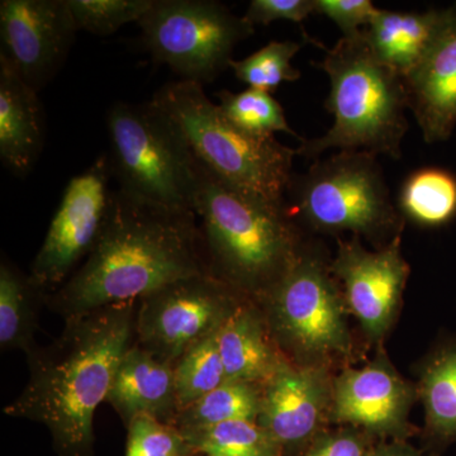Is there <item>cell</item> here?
<instances>
[{
  "label": "cell",
  "mask_w": 456,
  "mask_h": 456,
  "mask_svg": "<svg viewBox=\"0 0 456 456\" xmlns=\"http://www.w3.org/2000/svg\"><path fill=\"white\" fill-rule=\"evenodd\" d=\"M212 274L196 213L175 211L113 191L101 236L83 265L46 305L60 316H79L139 302L165 285Z\"/></svg>",
  "instance_id": "1"
},
{
  "label": "cell",
  "mask_w": 456,
  "mask_h": 456,
  "mask_svg": "<svg viewBox=\"0 0 456 456\" xmlns=\"http://www.w3.org/2000/svg\"><path fill=\"white\" fill-rule=\"evenodd\" d=\"M137 305L66 318L59 338L27 355L28 382L4 415L46 426L59 456H92L94 413L134 344Z\"/></svg>",
  "instance_id": "2"
},
{
  "label": "cell",
  "mask_w": 456,
  "mask_h": 456,
  "mask_svg": "<svg viewBox=\"0 0 456 456\" xmlns=\"http://www.w3.org/2000/svg\"><path fill=\"white\" fill-rule=\"evenodd\" d=\"M193 209L212 274L253 301L274 289L301 255L285 207L224 182L198 160Z\"/></svg>",
  "instance_id": "3"
},
{
  "label": "cell",
  "mask_w": 456,
  "mask_h": 456,
  "mask_svg": "<svg viewBox=\"0 0 456 456\" xmlns=\"http://www.w3.org/2000/svg\"><path fill=\"white\" fill-rule=\"evenodd\" d=\"M318 68L330 80L326 107L331 128L316 139H302L297 154L317 160L330 151H367L398 160L410 123L403 77L377 59L362 31L325 49Z\"/></svg>",
  "instance_id": "4"
},
{
  "label": "cell",
  "mask_w": 456,
  "mask_h": 456,
  "mask_svg": "<svg viewBox=\"0 0 456 456\" xmlns=\"http://www.w3.org/2000/svg\"><path fill=\"white\" fill-rule=\"evenodd\" d=\"M152 101L176 123L203 167L242 191L285 207L297 149L275 136H255L240 130L207 97L202 84L184 80L165 84Z\"/></svg>",
  "instance_id": "5"
},
{
  "label": "cell",
  "mask_w": 456,
  "mask_h": 456,
  "mask_svg": "<svg viewBox=\"0 0 456 456\" xmlns=\"http://www.w3.org/2000/svg\"><path fill=\"white\" fill-rule=\"evenodd\" d=\"M110 161L118 189L145 202L194 212L197 160L176 123L154 101L117 102L107 114Z\"/></svg>",
  "instance_id": "6"
},
{
  "label": "cell",
  "mask_w": 456,
  "mask_h": 456,
  "mask_svg": "<svg viewBox=\"0 0 456 456\" xmlns=\"http://www.w3.org/2000/svg\"><path fill=\"white\" fill-rule=\"evenodd\" d=\"M285 211L320 232H350L397 239L402 215L393 203L378 156L338 151L317 159L294 174L285 193Z\"/></svg>",
  "instance_id": "7"
},
{
  "label": "cell",
  "mask_w": 456,
  "mask_h": 456,
  "mask_svg": "<svg viewBox=\"0 0 456 456\" xmlns=\"http://www.w3.org/2000/svg\"><path fill=\"white\" fill-rule=\"evenodd\" d=\"M137 25L155 62L202 86L230 68L237 45L255 32L244 16L215 0H154Z\"/></svg>",
  "instance_id": "8"
},
{
  "label": "cell",
  "mask_w": 456,
  "mask_h": 456,
  "mask_svg": "<svg viewBox=\"0 0 456 456\" xmlns=\"http://www.w3.org/2000/svg\"><path fill=\"white\" fill-rule=\"evenodd\" d=\"M248 297L213 274L165 285L137 305L134 342L175 367L191 347L215 334Z\"/></svg>",
  "instance_id": "9"
},
{
  "label": "cell",
  "mask_w": 456,
  "mask_h": 456,
  "mask_svg": "<svg viewBox=\"0 0 456 456\" xmlns=\"http://www.w3.org/2000/svg\"><path fill=\"white\" fill-rule=\"evenodd\" d=\"M273 338L305 354L347 353L344 303L323 261L299 255L287 275L259 301Z\"/></svg>",
  "instance_id": "10"
},
{
  "label": "cell",
  "mask_w": 456,
  "mask_h": 456,
  "mask_svg": "<svg viewBox=\"0 0 456 456\" xmlns=\"http://www.w3.org/2000/svg\"><path fill=\"white\" fill-rule=\"evenodd\" d=\"M110 179L108 156L102 155L69 182L29 272L46 296L59 289L94 248L110 208Z\"/></svg>",
  "instance_id": "11"
},
{
  "label": "cell",
  "mask_w": 456,
  "mask_h": 456,
  "mask_svg": "<svg viewBox=\"0 0 456 456\" xmlns=\"http://www.w3.org/2000/svg\"><path fill=\"white\" fill-rule=\"evenodd\" d=\"M77 31L68 0L0 2V57L36 92L64 66Z\"/></svg>",
  "instance_id": "12"
},
{
  "label": "cell",
  "mask_w": 456,
  "mask_h": 456,
  "mask_svg": "<svg viewBox=\"0 0 456 456\" xmlns=\"http://www.w3.org/2000/svg\"><path fill=\"white\" fill-rule=\"evenodd\" d=\"M331 272L344 283L347 305L365 332L382 338L398 310L410 273L401 237L377 251H368L358 240L338 242Z\"/></svg>",
  "instance_id": "13"
},
{
  "label": "cell",
  "mask_w": 456,
  "mask_h": 456,
  "mask_svg": "<svg viewBox=\"0 0 456 456\" xmlns=\"http://www.w3.org/2000/svg\"><path fill=\"white\" fill-rule=\"evenodd\" d=\"M411 403L410 387L383 359L364 368L350 369L335 383L336 421L379 436H406Z\"/></svg>",
  "instance_id": "14"
},
{
  "label": "cell",
  "mask_w": 456,
  "mask_h": 456,
  "mask_svg": "<svg viewBox=\"0 0 456 456\" xmlns=\"http://www.w3.org/2000/svg\"><path fill=\"white\" fill-rule=\"evenodd\" d=\"M327 399V384L320 370L285 362L263 386L257 424L283 452L302 448L320 428Z\"/></svg>",
  "instance_id": "15"
},
{
  "label": "cell",
  "mask_w": 456,
  "mask_h": 456,
  "mask_svg": "<svg viewBox=\"0 0 456 456\" xmlns=\"http://www.w3.org/2000/svg\"><path fill=\"white\" fill-rule=\"evenodd\" d=\"M408 110L428 143L441 142L456 127V3L428 55L403 77Z\"/></svg>",
  "instance_id": "16"
},
{
  "label": "cell",
  "mask_w": 456,
  "mask_h": 456,
  "mask_svg": "<svg viewBox=\"0 0 456 456\" xmlns=\"http://www.w3.org/2000/svg\"><path fill=\"white\" fill-rule=\"evenodd\" d=\"M107 402L126 426L140 415L173 425L178 415L174 365L161 362L134 341L123 355Z\"/></svg>",
  "instance_id": "17"
},
{
  "label": "cell",
  "mask_w": 456,
  "mask_h": 456,
  "mask_svg": "<svg viewBox=\"0 0 456 456\" xmlns=\"http://www.w3.org/2000/svg\"><path fill=\"white\" fill-rule=\"evenodd\" d=\"M44 146L45 117L38 92L0 57V160L22 178L37 163Z\"/></svg>",
  "instance_id": "18"
},
{
  "label": "cell",
  "mask_w": 456,
  "mask_h": 456,
  "mask_svg": "<svg viewBox=\"0 0 456 456\" xmlns=\"http://www.w3.org/2000/svg\"><path fill=\"white\" fill-rule=\"evenodd\" d=\"M217 344L227 380L264 386L288 362L253 299H246L227 318L218 330Z\"/></svg>",
  "instance_id": "19"
},
{
  "label": "cell",
  "mask_w": 456,
  "mask_h": 456,
  "mask_svg": "<svg viewBox=\"0 0 456 456\" xmlns=\"http://www.w3.org/2000/svg\"><path fill=\"white\" fill-rule=\"evenodd\" d=\"M446 17L448 8L419 13L379 9L362 35L377 59L403 77L428 55Z\"/></svg>",
  "instance_id": "20"
},
{
  "label": "cell",
  "mask_w": 456,
  "mask_h": 456,
  "mask_svg": "<svg viewBox=\"0 0 456 456\" xmlns=\"http://www.w3.org/2000/svg\"><path fill=\"white\" fill-rule=\"evenodd\" d=\"M46 293L7 257L0 263V347L29 355L36 347L38 310Z\"/></svg>",
  "instance_id": "21"
},
{
  "label": "cell",
  "mask_w": 456,
  "mask_h": 456,
  "mask_svg": "<svg viewBox=\"0 0 456 456\" xmlns=\"http://www.w3.org/2000/svg\"><path fill=\"white\" fill-rule=\"evenodd\" d=\"M402 217L419 226L441 227L456 217V175L443 167H422L399 191Z\"/></svg>",
  "instance_id": "22"
},
{
  "label": "cell",
  "mask_w": 456,
  "mask_h": 456,
  "mask_svg": "<svg viewBox=\"0 0 456 456\" xmlns=\"http://www.w3.org/2000/svg\"><path fill=\"white\" fill-rule=\"evenodd\" d=\"M421 395L428 432L439 444L456 441V341L444 345L426 362Z\"/></svg>",
  "instance_id": "23"
},
{
  "label": "cell",
  "mask_w": 456,
  "mask_h": 456,
  "mask_svg": "<svg viewBox=\"0 0 456 456\" xmlns=\"http://www.w3.org/2000/svg\"><path fill=\"white\" fill-rule=\"evenodd\" d=\"M263 386L227 380L215 391L179 411L174 426L178 428H202L228 421L257 422Z\"/></svg>",
  "instance_id": "24"
},
{
  "label": "cell",
  "mask_w": 456,
  "mask_h": 456,
  "mask_svg": "<svg viewBox=\"0 0 456 456\" xmlns=\"http://www.w3.org/2000/svg\"><path fill=\"white\" fill-rule=\"evenodd\" d=\"M197 455L283 456V449L257 422L228 421L179 428Z\"/></svg>",
  "instance_id": "25"
},
{
  "label": "cell",
  "mask_w": 456,
  "mask_h": 456,
  "mask_svg": "<svg viewBox=\"0 0 456 456\" xmlns=\"http://www.w3.org/2000/svg\"><path fill=\"white\" fill-rule=\"evenodd\" d=\"M217 332L191 347L174 367L178 412L227 382Z\"/></svg>",
  "instance_id": "26"
},
{
  "label": "cell",
  "mask_w": 456,
  "mask_h": 456,
  "mask_svg": "<svg viewBox=\"0 0 456 456\" xmlns=\"http://www.w3.org/2000/svg\"><path fill=\"white\" fill-rule=\"evenodd\" d=\"M218 97L222 114L240 130L261 137L284 132L302 140L288 125L283 107L270 93L253 88L241 93L224 90Z\"/></svg>",
  "instance_id": "27"
},
{
  "label": "cell",
  "mask_w": 456,
  "mask_h": 456,
  "mask_svg": "<svg viewBox=\"0 0 456 456\" xmlns=\"http://www.w3.org/2000/svg\"><path fill=\"white\" fill-rule=\"evenodd\" d=\"M303 45L296 41H272L245 59L232 60L230 68L248 88L272 94L281 84L296 82L301 77V71L294 68L292 60Z\"/></svg>",
  "instance_id": "28"
},
{
  "label": "cell",
  "mask_w": 456,
  "mask_h": 456,
  "mask_svg": "<svg viewBox=\"0 0 456 456\" xmlns=\"http://www.w3.org/2000/svg\"><path fill=\"white\" fill-rule=\"evenodd\" d=\"M154 0H68L77 31L99 37L113 35L122 26L139 22Z\"/></svg>",
  "instance_id": "29"
},
{
  "label": "cell",
  "mask_w": 456,
  "mask_h": 456,
  "mask_svg": "<svg viewBox=\"0 0 456 456\" xmlns=\"http://www.w3.org/2000/svg\"><path fill=\"white\" fill-rule=\"evenodd\" d=\"M126 456H197L176 426L140 415L126 426Z\"/></svg>",
  "instance_id": "30"
},
{
  "label": "cell",
  "mask_w": 456,
  "mask_h": 456,
  "mask_svg": "<svg viewBox=\"0 0 456 456\" xmlns=\"http://www.w3.org/2000/svg\"><path fill=\"white\" fill-rule=\"evenodd\" d=\"M314 4L317 14L329 18L338 27L341 37L359 35L379 11L370 0H314Z\"/></svg>",
  "instance_id": "31"
},
{
  "label": "cell",
  "mask_w": 456,
  "mask_h": 456,
  "mask_svg": "<svg viewBox=\"0 0 456 456\" xmlns=\"http://www.w3.org/2000/svg\"><path fill=\"white\" fill-rule=\"evenodd\" d=\"M314 13V0H251L244 17L255 27L269 26L275 20L302 23Z\"/></svg>",
  "instance_id": "32"
},
{
  "label": "cell",
  "mask_w": 456,
  "mask_h": 456,
  "mask_svg": "<svg viewBox=\"0 0 456 456\" xmlns=\"http://www.w3.org/2000/svg\"><path fill=\"white\" fill-rule=\"evenodd\" d=\"M369 450L362 435L345 430L318 437L303 456H367Z\"/></svg>",
  "instance_id": "33"
},
{
  "label": "cell",
  "mask_w": 456,
  "mask_h": 456,
  "mask_svg": "<svg viewBox=\"0 0 456 456\" xmlns=\"http://www.w3.org/2000/svg\"><path fill=\"white\" fill-rule=\"evenodd\" d=\"M367 456H421L416 450L404 445V444H383L369 450Z\"/></svg>",
  "instance_id": "34"
},
{
  "label": "cell",
  "mask_w": 456,
  "mask_h": 456,
  "mask_svg": "<svg viewBox=\"0 0 456 456\" xmlns=\"http://www.w3.org/2000/svg\"><path fill=\"white\" fill-rule=\"evenodd\" d=\"M197 456H206V455H197Z\"/></svg>",
  "instance_id": "35"
}]
</instances>
